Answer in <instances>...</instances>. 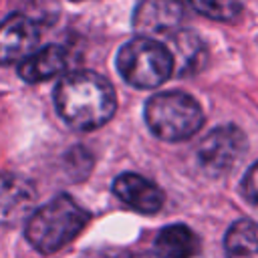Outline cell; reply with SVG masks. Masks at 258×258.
Wrapping results in <instances>:
<instances>
[{"mask_svg": "<svg viewBox=\"0 0 258 258\" xmlns=\"http://www.w3.org/2000/svg\"><path fill=\"white\" fill-rule=\"evenodd\" d=\"M54 105L64 123L81 131H91L113 117L117 99L105 77L93 71H77L58 81Z\"/></svg>", "mask_w": 258, "mask_h": 258, "instance_id": "obj_1", "label": "cell"}, {"mask_svg": "<svg viewBox=\"0 0 258 258\" xmlns=\"http://www.w3.org/2000/svg\"><path fill=\"white\" fill-rule=\"evenodd\" d=\"M89 222V214L71 198L56 196L26 220V240L42 254H52L67 246Z\"/></svg>", "mask_w": 258, "mask_h": 258, "instance_id": "obj_2", "label": "cell"}, {"mask_svg": "<svg viewBox=\"0 0 258 258\" xmlns=\"http://www.w3.org/2000/svg\"><path fill=\"white\" fill-rule=\"evenodd\" d=\"M145 123L151 133L163 141L189 139L204 123L200 103L181 91L153 95L145 103Z\"/></svg>", "mask_w": 258, "mask_h": 258, "instance_id": "obj_3", "label": "cell"}, {"mask_svg": "<svg viewBox=\"0 0 258 258\" xmlns=\"http://www.w3.org/2000/svg\"><path fill=\"white\" fill-rule=\"evenodd\" d=\"M117 71L137 89H155L171 77L173 60L165 44L155 38L137 36L121 46Z\"/></svg>", "mask_w": 258, "mask_h": 258, "instance_id": "obj_4", "label": "cell"}, {"mask_svg": "<svg viewBox=\"0 0 258 258\" xmlns=\"http://www.w3.org/2000/svg\"><path fill=\"white\" fill-rule=\"evenodd\" d=\"M244 151H246L244 133L234 125H222L210 131L202 139L196 155L204 173L212 177H220L236 167Z\"/></svg>", "mask_w": 258, "mask_h": 258, "instance_id": "obj_5", "label": "cell"}, {"mask_svg": "<svg viewBox=\"0 0 258 258\" xmlns=\"http://www.w3.org/2000/svg\"><path fill=\"white\" fill-rule=\"evenodd\" d=\"M40 40L38 26L24 14H12L0 22V64L22 62Z\"/></svg>", "mask_w": 258, "mask_h": 258, "instance_id": "obj_6", "label": "cell"}, {"mask_svg": "<svg viewBox=\"0 0 258 258\" xmlns=\"http://www.w3.org/2000/svg\"><path fill=\"white\" fill-rule=\"evenodd\" d=\"M183 18L179 0H141L133 14V28L139 36H161L175 32Z\"/></svg>", "mask_w": 258, "mask_h": 258, "instance_id": "obj_7", "label": "cell"}, {"mask_svg": "<svg viewBox=\"0 0 258 258\" xmlns=\"http://www.w3.org/2000/svg\"><path fill=\"white\" fill-rule=\"evenodd\" d=\"M36 204L34 185L14 173H0V226L28 220Z\"/></svg>", "mask_w": 258, "mask_h": 258, "instance_id": "obj_8", "label": "cell"}, {"mask_svg": "<svg viewBox=\"0 0 258 258\" xmlns=\"http://www.w3.org/2000/svg\"><path fill=\"white\" fill-rule=\"evenodd\" d=\"M115 196L141 214H155L163 204V191L139 173H121L113 181Z\"/></svg>", "mask_w": 258, "mask_h": 258, "instance_id": "obj_9", "label": "cell"}, {"mask_svg": "<svg viewBox=\"0 0 258 258\" xmlns=\"http://www.w3.org/2000/svg\"><path fill=\"white\" fill-rule=\"evenodd\" d=\"M165 46L173 60V73L183 77L202 69L206 58V48L198 38V34L189 30H175L169 34V42Z\"/></svg>", "mask_w": 258, "mask_h": 258, "instance_id": "obj_10", "label": "cell"}, {"mask_svg": "<svg viewBox=\"0 0 258 258\" xmlns=\"http://www.w3.org/2000/svg\"><path fill=\"white\" fill-rule=\"evenodd\" d=\"M64 67H67L64 48L58 44H48L40 50H34L30 56H26L18 67V75L26 83H42L46 79L60 75Z\"/></svg>", "mask_w": 258, "mask_h": 258, "instance_id": "obj_11", "label": "cell"}, {"mask_svg": "<svg viewBox=\"0 0 258 258\" xmlns=\"http://www.w3.org/2000/svg\"><path fill=\"white\" fill-rule=\"evenodd\" d=\"M200 250L198 236L183 224L165 226L155 238L157 258H191Z\"/></svg>", "mask_w": 258, "mask_h": 258, "instance_id": "obj_12", "label": "cell"}, {"mask_svg": "<svg viewBox=\"0 0 258 258\" xmlns=\"http://www.w3.org/2000/svg\"><path fill=\"white\" fill-rule=\"evenodd\" d=\"M228 258H258V222L238 220L224 238Z\"/></svg>", "mask_w": 258, "mask_h": 258, "instance_id": "obj_13", "label": "cell"}, {"mask_svg": "<svg viewBox=\"0 0 258 258\" xmlns=\"http://www.w3.org/2000/svg\"><path fill=\"white\" fill-rule=\"evenodd\" d=\"M189 2L200 14L220 22H230L238 18L242 12L240 0H189Z\"/></svg>", "mask_w": 258, "mask_h": 258, "instance_id": "obj_14", "label": "cell"}, {"mask_svg": "<svg viewBox=\"0 0 258 258\" xmlns=\"http://www.w3.org/2000/svg\"><path fill=\"white\" fill-rule=\"evenodd\" d=\"M240 187H242L244 200H246L250 206H254V208L258 210V161L246 171V175H244Z\"/></svg>", "mask_w": 258, "mask_h": 258, "instance_id": "obj_15", "label": "cell"}, {"mask_svg": "<svg viewBox=\"0 0 258 258\" xmlns=\"http://www.w3.org/2000/svg\"><path fill=\"white\" fill-rule=\"evenodd\" d=\"M135 258H157V256H147V254H145V256H135Z\"/></svg>", "mask_w": 258, "mask_h": 258, "instance_id": "obj_16", "label": "cell"}]
</instances>
